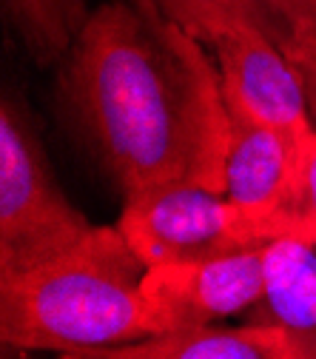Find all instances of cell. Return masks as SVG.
Listing matches in <instances>:
<instances>
[{"instance_id":"obj_12","label":"cell","mask_w":316,"mask_h":359,"mask_svg":"<svg viewBox=\"0 0 316 359\" xmlns=\"http://www.w3.org/2000/svg\"><path fill=\"white\" fill-rule=\"evenodd\" d=\"M294 231L302 243H316V128L305 140L302 171H299V189L291 208Z\"/></svg>"},{"instance_id":"obj_2","label":"cell","mask_w":316,"mask_h":359,"mask_svg":"<svg viewBox=\"0 0 316 359\" xmlns=\"http://www.w3.org/2000/svg\"><path fill=\"white\" fill-rule=\"evenodd\" d=\"M146 262L117 226H95L77 245L0 277V337L32 351H95L151 337Z\"/></svg>"},{"instance_id":"obj_1","label":"cell","mask_w":316,"mask_h":359,"mask_svg":"<svg viewBox=\"0 0 316 359\" xmlns=\"http://www.w3.org/2000/svg\"><path fill=\"white\" fill-rule=\"evenodd\" d=\"M57 100L123 200L168 183L225 194L231 120L217 60L157 0H109L88 15Z\"/></svg>"},{"instance_id":"obj_4","label":"cell","mask_w":316,"mask_h":359,"mask_svg":"<svg viewBox=\"0 0 316 359\" xmlns=\"http://www.w3.org/2000/svg\"><path fill=\"white\" fill-rule=\"evenodd\" d=\"M117 229L146 268L228 257L282 240L270 219L200 183H168L125 197Z\"/></svg>"},{"instance_id":"obj_11","label":"cell","mask_w":316,"mask_h":359,"mask_svg":"<svg viewBox=\"0 0 316 359\" xmlns=\"http://www.w3.org/2000/svg\"><path fill=\"white\" fill-rule=\"evenodd\" d=\"M157 4L188 32H194L205 46L217 32H222L225 26H231L237 20L262 23L280 43V29L268 9V0H157Z\"/></svg>"},{"instance_id":"obj_3","label":"cell","mask_w":316,"mask_h":359,"mask_svg":"<svg viewBox=\"0 0 316 359\" xmlns=\"http://www.w3.org/2000/svg\"><path fill=\"white\" fill-rule=\"evenodd\" d=\"M95 222L60 189L37 126L18 95L0 103V277L77 245Z\"/></svg>"},{"instance_id":"obj_9","label":"cell","mask_w":316,"mask_h":359,"mask_svg":"<svg viewBox=\"0 0 316 359\" xmlns=\"http://www.w3.org/2000/svg\"><path fill=\"white\" fill-rule=\"evenodd\" d=\"M242 317L316 337V243L277 240L262 248V294Z\"/></svg>"},{"instance_id":"obj_8","label":"cell","mask_w":316,"mask_h":359,"mask_svg":"<svg viewBox=\"0 0 316 359\" xmlns=\"http://www.w3.org/2000/svg\"><path fill=\"white\" fill-rule=\"evenodd\" d=\"M63 359H316V337L277 325L188 328L154 334L114 348L74 351Z\"/></svg>"},{"instance_id":"obj_7","label":"cell","mask_w":316,"mask_h":359,"mask_svg":"<svg viewBox=\"0 0 316 359\" xmlns=\"http://www.w3.org/2000/svg\"><path fill=\"white\" fill-rule=\"evenodd\" d=\"M228 120L225 197L262 219H270L282 240H296L291 208L299 189L305 140L316 126L294 134L240 114H228Z\"/></svg>"},{"instance_id":"obj_10","label":"cell","mask_w":316,"mask_h":359,"mask_svg":"<svg viewBox=\"0 0 316 359\" xmlns=\"http://www.w3.org/2000/svg\"><path fill=\"white\" fill-rule=\"evenodd\" d=\"M26 49L40 66L63 63L88 20L85 0H6Z\"/></svg>"},{"instance_id":"obj_13","label":"cell","mask_w":316,"mask_h":359,"mask_svg":"<svg viewBox=\"0 0 316 359\" xmlns=\"http://www.w3.org/2000/svg\"><path fill=\"white\" fill-rule=\"evenodd\" d=\"M280 46L288 52V57L296 63L305 86H308V97L316 106V37L305 34V32H291Z\"/></svg>"},{"instance_id":"obj_6","label":"cell","mask_w":316,"mask_h":359,"mask_svg":"<svg viewBox=\"0 0 316 359\" xmlns=\"http://www.w3.org/2000/svg\"><path fill=\"white\" fill-rule=\"evenodd\" d=\"M259 294L262 248L211 259L151 265L143 277L151 337L242 317Z\"/></svg>"},{"instance_id":"obj_5","label":"cell","mask_w":316,"mask_h":359,"mask_svg":"<svg viewBox=\"0 0 316 359\" xmlns=\"http://www.w3.org/2000/svg\"><path fill=\"white\" fill-rule=\"evenodd\" d=\"M219 69L228 114H240L282 131L302 134L313 128L308 86L262 23L237 20L208 40Z\"/></svg>"}]
</instances>
